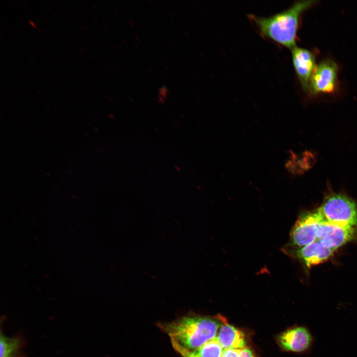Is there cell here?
Returning a JSON list of instances; mask_svg holds the SVG:
<instances>
[{"instance_id": "cell-8", "label": "cell", "mask_w": 357, "mask_h": 357, "mask_svg": "<svg viewBox=\"0 0 357 357\" xmlns=\"http://www.w3.org/2000/svg\"><path fill=\"white\" fill-rule=\"evenodd\" d=\"M292 58L301 87L308 92L310 79L316 66L315 55L306 49L296 46L292 50Z\"/></svg>"}, {"instance_id": "cell-3", "label": "cell", "mask_w": 357, "mask_h": 357, "mask_svg": "<svg viewBox=\"0 0 357 357\" xmlns=\"http://www.w3.org/2000/svg\"><path fill=\"white\" fill-rule=\"evenodd\" d=\"M325 220L347 227L357 226V203L342 193L328 194L319 208Z\"/></svg>"}, {"instance_id": "cell-19", "label": "cell", "mask_w": 357, "mask_h": 357, "mask_svg": "<svg viewBox=\"0 0 357 357\" xmlns=\"http://www.w3.org/2000/svg\"><path fill=\"white\" fill-rule=\"evenodd\" d=\"M169 14L170 17H171L172 18H174V17L173 16V15H172L171 13H170V12H169Z\"/></svg>"}, {"instance_id": "cell-22", "label": "cell", "mask_w": 357, "mask_h": 357, "mask_svg": "<svg viewBox=\"0 0 357 357\" xmlns=\"http://www.w3.org/2000/svg\"><path fill=\"white\" fill-rule=\"evenodd\" d=\"M164 66L165 67V68L166 69H167V70H168V68H167V67H168L167 66L166 67L165 65H164Z\"/></svg>"}, {"instance_id": "cell-6", "label": "cell", "mask_w": 357, "mask_h": 357, "mask_svg": "<svg viewBox=\"0 0 357 357\" xmlns=\"http://www.w3.org/2000/svg\"><path fill=\"white\" fill-rule=\"evenodd\" d=\"M356 227L341 226L324 220L319 227L317 239L323 245L334 251L356 238Z\"/></svg>"}, {"instance_id": "cell-7", "label": "cell", "mask_w": 357, "mask_h": 357, "mask_svg": "<svg viewBox=\"0 0 357 357\" xmlns=\"http://www.w3.org/2000/svg\"><path fill=\"white\" fill-rule=\"evenodd\" d=\"M279 342L285 350L296 353H305L311 349L315 337L304 326L293 327L282 334Z\"/></svg>"}, {"instance_id": "cell-20", "label": "cell", "mask_w": 357, "mask_h": 357, "mask_svg": "<svg viewBox=\"0 0 357 357\" xmlns=\"http://www.w3.org/2000/svg\"><path fill=\"white\" fill-rule=\"evenodd\" d=\"M29 22L33 26L35 27V26L33 24L34 23L33 22H31V21H30Z\"/></svg>"}, {"instance_id": "cell-9", "label": "cell", "mask_w": 357, "mask_h": 357, "mask_svg": "<svg viewBox=\"0 0 357 357\" xmlns=\"http://www.w3.org/2000/svg\"><path fill=\"white\" fill-rule=\"evenodd\" d=\"M333 250L323 245L316 239L315 241L292 251L291 254L303 262L306 266L321 263L327 260L332 255Z\"/></svg>"}, {"instance_id": "cell-4", "label": "cell", "mask_w": 357, "mask_h": 357, "mask_svg": "<svg viewBox=\"0 0 357 357\" xmlns=\"http://www.w3.org/2000/svg\"><path fill=\"white\" fill-rule=\"evenodd\" d=\"M324 220L319 208L302 213L290 232L291 244L300 248L316 240L319 227Z\"/></svg>"}, {"instance_id": "cell-2", "label": "cell", "mask_w": 357, "mask_h": 357, "mask_svg": "<svg viewBox=\"0 0 357 357\" xmlns=\"http://www.w3.org/2000/svg\"><path fill=\"white\" fill-rule=\"evenodd\" d=\"M221 323L212 318L186 316L169 323L160 324L171 342L191 350H197L215 338Z\"/></svg>"}, {"instance_id": "cell-17", "label": "cell", "mask_w": 357, "mask_h": 357, "mask_svg": "<svg viewBox=\"0 0 357 357\" xmlns=\"http://www.w3.org/2000/svg\"><path fill=\"white\" fill-rule=\"evenodd\" d=\"M128 23L131 27H134L135 26V23L131 20H129Z\"/></svg>"}, {"instance_id": "cell-14", "label": "cell", "mask_w": 357, "mask_h": 357, "mask_svg": "<svg viewBox=\"0 0 357 357\" xmlns=\"http://www.w3.org/2000/svg\"><path fill=\"white\" fill-rule=\"evenodd\" d=\"M241 350L233 348L223 349L221 357H238Z\"/></svg>"}, {"instance_id": "cell-21", "label": "cell", "mask_w": 357, "mask_h": 357, "mask_svg": "<svg viewBox=\"0 0 357 357\" xmlns=\"http://www.w3.org/2000/svg\"><path fill=\"white\" fill-rule=\"evenodd\" d=\"M149 72H150V73H151L152 74H153V75L154 74V73L152 72V70H149Z\"/></svg>"}, {"instance_id": "cell-12", "label": "cell", "mask_w": 357, "mask_h": 357, "mask_svg": "<svg viewBox=\"0 0 357 357\" xmlns=\"http://www.w3.org/2000/svg\"><path fill=\"white\" fill-rule=\"evenodd\" d=\"M196 351L200 357H221L223 348L215 337Z\"/></svg>"}, {"instance_id": "cell-15", "label": "cell", "mask_w": 357, "mask_h": 357, "mask_svg": "<svg viewBox=\"0 0 357 357\" xmlns=\"http://www.w3.org/2000/svg\"><path fill=\"white\" fill-rule=\"evenodd\" d=\"M238 357H254V356L252 351L245 347L240 351Z\"/></svg>"}, {"instance_id": "cell-1", "label": "cell", "mask_w": 357, "mask_h": 357, "mask_svg": "<svg viewBox=\"0 0 357 357\" xmlns=\"http://www.w3.org/2000/svg\"><path fill=\"white\" fill-rule=\"evenodd\" d=\"M317 1H297L288 8L269 17L249 14L261 35L291 50L295 48L300 18Z\"/></svg>"}, {"instance_id": "cell-16", "label": "cell", "mask_w": 357, "mask_h": 357, "mask_svg": "<svg viewBox=\"0 0 357 357\" xmlns=\"http://www.w3.org/2000/svg\"><path fill=\"white\" fill-rule=\"evenodd\" d=\"M159 95L161 96V97H163L164 98H166L167 97V95H168L169 92L167 88L163 86L161 87L159 90Z\"/></svg>"}, {"instance_id": "cell-5", "label": "cell", "mask_w": 357, "mask_h": 357, "mask_svg": "<svg viewBox=\"0 0 357 357\" xmlns=\"http://www.w3.org/2000/svg\"><path fill=\"white\" fill-rule=\"evenodd\" d=\"M338 66L330 59L322 60L316 65L310 79L308 92L312 95L332 94L339 87Z\"/></svg>"}, {"instance_id": "cell-18", "label": "cell", "mask_w": 357, "mask_h": 357, "mask_svg": "<svg viewBox=\"0 0 357 357\" xmlns=\"http://www.w3.org/2000/svg\"><path fill=\"white\" fill-rule=\"evenodd\" d=\"M135 38L136 39H137L136 40H137L138 42H140V38H139L137 35H135Z\"/></svg>"}, {"instance_id": "cell-11", "label": "cell", "mask_w": 357, "mask_h": 357, "mask_svg": "<svg viewBox=\"0 0 357 357\" xmlns=\"http://www.w3.org/2000/svg\"><path fill=\"white\" fill-rule=\"evenodd\" d=\"M22 345L20 337H8L1 333L0 357H19Z\"/></svg>"}, {"instance_id": "cell-13", "label": "cell", "mask_w": 357, "mask_h": 357, "mask_svg": "<svg viewBox=\"0 0 357 357\" xmlns=\"http://www.w3.org/2000/svg\"><path fill=\"white\" fill-rule=\"evenodd\" d=\"M171 343L173 348L181 357H200L196 350H189L174 342H171Z\"/></svg>"}, {"instance_id": "cell-10", "label": "cell", "mask_w": 357, "mask_h": 357, "mask_svg": "<svg viewBox=\"0 0 357 357\" xmlns=\"http://www.w3.org/2000/svg\"><path fill=\"white\" fill-rule=\"evenodd\" d=\"M222 324L216 338L223 348L242 350L245 348L246 341L244 334L239 330L230 325L222 317H219Z\"/></svg>"}]
</instances>
